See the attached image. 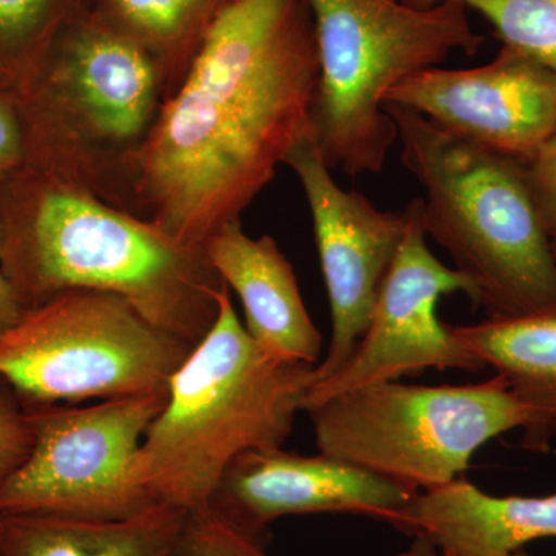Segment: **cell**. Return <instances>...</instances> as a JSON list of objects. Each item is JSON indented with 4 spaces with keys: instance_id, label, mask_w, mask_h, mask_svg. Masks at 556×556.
<instances>
[{
    "instance_id": "6da1fadb",
    "label": "cell",
    "mask_w": 556,
    "mask_h": 556,
    "mask_svg": "<svg viewBox=\"0 0 556 556\" xmlns=\"http://www.w3.org/2000/svg\"><path fill=\"white\" fill-rule=\"evenodd\" d=\"M318 78L306 0H229L146 142L156 226L204 249L313 135Z\"/></svg>"
},
{
    "instance_id": "7a4b0ae2",
    "label": "cell",
    "mask_w": 556,
    "mask_h": 556,
    "mask_svg": "<svg viewBox=\"0 0 556 556\" xmlns=\"http://www.w3.org/2000/svg\"><path fill=\"white\" fill-rule=\"evenodd\" d=\"M215 298L217 318L172 378L131 470L153 503L182 511L211 504L237 457L281 448L316 383L314 365L260 350L226 285Z\"/></svg>"
},
{
    "instance_id": "3957f363",
    "label": "cell",
    "mask_w": 556,
    "mask_h": 556,
    "mask_svg": "<svg viewBox=\"0 0 556 556\" xmlns=\"http://www.w3.org/2000/svg\"><path fill=\"white\" fill-rule=\"evenodd\" d=\"M397 127L402 163L422 186L427 236L477 289L489 317L556 303V260L526 164L438 129L426 116L383 105Z\"/></svg>"
},
{
    "instance_id": "277c9868",
    "label": "cell",
    "mask_w": 556,
    "mask_h": 556,
    "mask_svg": "<svg viewBox=\"0 0 556 556\" xmlns=\"http://www.w3.org/2000/svg\"><path fill=\"white\" fill-rule=\"evenodd\" d=\"M3 273L24 303L65 291L118 295L146 320L195 346L218 314L225 287L206 249L178 243L156 225L102 206L73 192L40 200L27 239L5 249ZM25 308V306H24Z\"/></svg>"
},
{
    "instance_id": "5b68a950",
    "label": "cell",
    "mask_w": 556,
    "mask_h": 556,
    "mask_svg": "<svg viewBox=\"0 0 556 556\" xmlns=\"http://www.w3.org/2000/svg\"><path fill=\"white\" fill-rule=\"evenodd\" d=\"M316 35L314 139L329 169L379 174L397 141L386 94L401 80L438 67L453 51L473 56L485 42L467 7L442 0H306Z\"/></svg>"
},
{
    "instance_id": "8992f818",
    "label": "cell",
    "mask_w": 556,
    "mask_h": 556,
    "mask_svg": "<svg viewBox=\"0 0 556 556\" xmlns=\"http://www.w3.org/2000/svg\"><path fill=\"white\" fill-rule=\"evenodd\" d=\"M193 345L127 300L65 291L22 311L0 338V382L22 407L169 391Z\"/></svg>"
},
{
    "instance_id": "52a82bcc",
    "label": "cell",
    "mask_w": 556,
    "mask_h": 556,
    "mask_svg": "<svg viewBox=\"0 0 556 556\" xmlns=\"http://www.w3.org/2000/svg\"><path fill=\"white\" fill-rule=\"evenodd\" d=\"M318 452L427 492L447 485L490 439L529 415L500 376L475 386L358 388L311 409Z\"/></svg>"
},
{
    "instance_id": "ba28073f",
    "label": "cell",
    "mask_w": 556,
    "mask_h": 556,
    "mask_svg": "<svg viewBox=\"0 0 556 556\" xmlns=\"http://www.w3.org/2000/svg\"><path fill=\"white\" fill-rule=\"evenodd\" d=\"M169 391L90 407H24L30 455L0 482V515L126 519L156 506L135 481V457Z\"/></svg>"
},
{
    "instance_id": "9c48e42d",
    "label": "cell",
    "mask_w": 556,
    "mask_h": 556,
    "mask_svg": "<svg viewBox=\"0 0 556 556\" xmlns=\"http://www.w3.org/2000/svg\"><path fill=\"white\" fill-rule=\"evenodd\" d=\"M407 212V232L383 278L367 331L334 375L314 383L303 412L358 388L393 382L428 368L470 372L485 368L437 314L439 299L453 292H466L475 305L477 289L428 249L424 200L409 201Z\"/></svg>"
},
{
    "instance_id": "30bf717a",
    "label": "cell",
    "mask_w": 556,
    "mask_h": 556,
    "mask_svg": "<svg viewBox=\"0 0 556 556\" xmlns=\"http://www.w3.org/2000/svg\"><path fill=\"white\" fill-rule=\"evenodd\" d=\"M313 217L331 309V342L316 382L334 375L365 334L388 269L408 228L404 211H380L356 190H343L318 152L314 134L289 152Z\"/></svg>"
},
{
    "instance_id": "8fae6325",
    "label": "cell",
    "mask_w": 556,
    "mask_h": 556,
    "mask_svg": "<svg viewBox=\"0 0 556 556\" xmlns=\"http://www.w3.org/2000/svg\"><path fill=\"white\" fill-rule=\"evenodd\" d=\"M438 129L527 163L556 130V73L525 51L501 47L471 68L431 67L386 94Z\"/></svg>"
},
{
    "instance_id": "7c38bea8",
    "label": "cell",
    "mask_w": 556,
    "mask_h": 556,
    "mask_svg": "<svg viewBox=\"0 0 556 556\" xmlns=\"http://www.w3.org/2000/svg\"><path fill=\"white\" fill-rule=\"evenodd\" d=\"M417 495L365 468L320 453L248 452L230 464L211 504L263 535L269 522L289 515L356 514L391 522Z\"/></svg>"
},
{
    "instance_id": "4fadbf2b",
    "label": "cell",
    "mask_w": 556,
    "mask_h": 556,
    "mask_svg": "<svg viewBox=\"0 0 556 556\" xmlns=\"http://www.w3.org/2000/svg\"><path fill=\"white\" fill-rule=\"evenodd\" d=\"M212 268L243 305L248 334L270 357L314 365L321 336L311 320L298 278L270 237L251 239L239 222L229 223L207 241Z\"/></svg>"
},
{
    "instance_id": "5bb4252c",
    "label": "cell",
    "mask_w": 556,
    "mask_h": 556,
    "mask_svg": "<svg viewBox=\"0 0 556 556\" xmlns=\"http://www.w3.org/2000/svg\"><path fill=\"white\" fill-rule=\"evenodd\" d=\"M393 526L430 538L444 556H514L532 541L556 538V493L493 496L457 478L417 493Z\"/></svg>"
},
{
    "instance_id": "9a60e30c",
    "label": "cell",
    "mask_w": 556,
    "mask_h": 556,
    "mask_svg": "<svg viewBox=\"0 0 556 556\" xmlns=\"http://www.w3.org/2000/svg\"><path fill=\"white\" fill-rule=\"evenodd\" d=\"M460 345L495 368L525 405L529 422L522 447L544 452L556 434V303L510 317H486L450 327Z\"/></svg>"
},
{
    "instance_id": "2e32d148",
    "label": "cell",
    "mask_w": 556,
    "mask_h": 556,
    "mask_svg": "<svg viewBox=\"0 0 556 556\" xmlns=\"http://www.w3.org/2000/svg\"><path fill=\"white\" fill-rule=\"evenodd\" d=\"M185 515L164 504L126 519L0 515V555L170 556Z\"/></svg>"
},
{
    "instance_id": "e0dca14e",
    "label": "cell",
    "mask_w": 556,
    "mask_h": 556,
    "mask_svg": "<svg viewBox=\"0 0 556 556\" xmlns=\"http://www.w3.org/2000/svg\"><path fill=\"white\" fill-rule=\"evenodd\" d=\"M70 73L94 126L116 141L144 129L155 101V72L127 40L94 35L73 51Z\"/></svg>"
},
{
    "instance_id": "ac0fdd59",
    "label": "cell",
    "mask_w": 556,
    "mask_h": 556,
    "mask_svg": "<svg viewBox=\"0 0 556 556\" xmlns=\"http://www.w3.org/2000/svg\"><path fill=\"white\" fill-rule=\"evenodd\" d=\"M430 7L442 0H404ZM484 17L503 46L525 51L556 73V0H457Z\"/></svg>"
},
{
    "instance_id": "d6986e66",
    "label": "cell",
    "mask_w": 556,
    "mask_h": 556,
    "mask_svg": "<svg viewBox=\"0 0 556 556\" xmlns=\"http://www.w3.org/2000/svg\"><path fill=\"white\" fill-rule=\"evenodd\" d=\"M170 556H268L262 535L207 506L186 511Z\"/></svg>"
},
{
    "instance_id": "ffe728a7",
    "label": "cell",
    "mask_w": 556,
    "mask_h": 556,
    "mask_svg": "<svg viewBox=\"0 0 556 556\" xmlns=\"http://www.w3.org/2000/svg\"><path fill=\"white\" fill-rule=\"evenodd\" d=\"M121 13L153 38H174L195 16L203 0H115Z\"/></svg>"
},
{
    "instance_id": "44dd1931",
    "label": "cell",
    "mask_w": 556,
    "mask_h": 556,
    "mask_svg": "<svg viewBox=\"0 0 556 556\" xmlns=\"http://www.w3.org/2000/svg\"><path fill=\"white\" fill-rule=\"evenodd\" d=\"M33 434L21 402L0 393V482L5 481L30 455Z\"/></svg>"
},
{
    "instance_id": "7402d4cb",
    "label": "cell",
    "mask_w": 556,
    "mask_h": 556,
    "mask_svg": "<svg viewBox=\"0 0 556 556\" xmlns=\"http://www.w3.org/2000/svg\"><path fill=\"white\" fill-rule=\"evenodd\" d=\"M526 170L530 190L541 225L551 240L556 239V130L538 150L532 160L527 161Z\"/></svg>"
},
{
    "instance_id": "603a6c76",
    "label": "cell",
    "mask_w": 556,
    "mask_h": 556,
    "mask_svg": "<svg viewBox=\"0 0 556 556\" xmlns=\"http://www.w3.org/2000/svg\"><path fill=\"white\" fill-rule=\"evenodd\" d=\"M49 0H0V35H20L42 16Z\"/></svg>"
},
{
    "instance_id": "cb8c5ba5",
    "label": "cell",
    "mask_w": 556,
    "mask_h": 556,
    "mask_svg": "<svg viewBox=\"0 0 556 556\" xmlns=\"http://www.w3.org/2000/svg\"><path fill=\"white\" fill-rule=\"evenodd\" d=\"M24 303L9 277L0 270V338L21 317Z\"/></svg>"
},
{
    "instance_id": "d4e9b609",
    "label": "cell",
    "mask_w": 556,
    "mask_h": 556,
    "mask_svg": "<svg viewBox=\"0 0 556 556\" xmlns=\"http://www.w3.org/2000/svg\"><path fill=\"white\" fill-rule=\"evenodd\" d=\"M21 135L9 110L0 105V167L9 166L20 156Z\"/></svg>"
},
{
    "instance_id": "484cf974",
    "label": "cell",
    "mask_w": 556,
    "mask_h": 556,
    "mask_svg": "<svg viewBox=\"0 0 556 556\" xmlns=\"http://www.w3.org/2000/svg\"><path fill=\"white\" fill-rule=\"evenodd\" d=\"M397 556H444L430 538L416 535L412 546Z\"/></svg>"
},
{
    "instance_id": "4316f807",
    "label": "cell",
    "mask_w": 556,
    "mask_h": 556,
    "mask_svg": "<svg viewBox=\"0 0 556 556\" xmlns=\"http://www.w3.org/2000/svg\"><path fill=\"white\" fill-rule=\"evenodd\" d=\"M3 241H5V237H3L2 230H0V260H2L3 254Z\"/></svg>"
},
{
    "instance_id": "83f0119b",
    "label": "cell",
    "mask_w": 556,
    "mask_h": 556,
    "mask_svg": "<svg viewBox=\"0 0 556 556\" xmlns=\"http://www.w3.org/2000/svg\"><path fill=\"white\" fill-rule=\"evenodd\" d=\"M552 251H554L555 260H556V239L552 240Z\"/></svg>"
},
{
    "instance_id": "f1b7e54d",
    "label": "cell",
    "mask_w": 556,
    "mask_h": 556,
    "mask_svg": "<svg viewBox=\"0 0 556 556\" xmlns=\"http://www.w3.org/2000/svg\"><path fill=\"white\" fill-rule=\"evenodd\" d=\"M514 556H530V555L525 554V552H518V554H515Z\"/></svg>"
},
{
    "instance_id": "f546056e",
    "label": "cell",
    "mask_w": 556,
    "mask_h": 556,
    "mask_svg": "<svg viewBox=\"0 0 556 556\" xmlns=\"http://www.w3.org/2000/svg\"><path fill=\"white\" fill-rule=\"evenodd\" d=\"M0 556H2V555H0Z\"/></svg>"
}]
</instances>
